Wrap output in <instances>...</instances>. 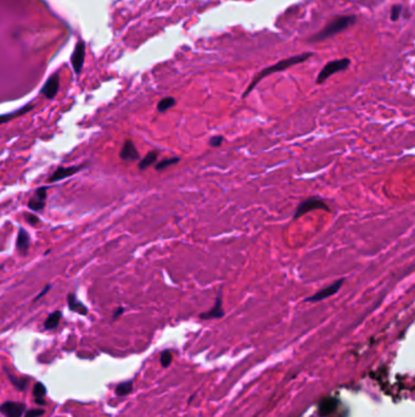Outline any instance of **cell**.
<instances>
[{"label":"cell","mask_w":415,"mask_h":417,"mask_svg":"<svg viewBox=\"0 0 415 417\" xmlns=\"http://www.w3.org/2000/svg\"><path fill=\"white\" fill-rule=\"evenodd\" d=\"M179 161H180V158H178V157L170 158V159H165V160H161L160 162L156 163L155 168H156V171H162V170H166V168L170 167V166H172V165H176V163H178Z\"/></svg>","instance_id":"obj_21"},{"label":"cell","mask_w":415,"mask_h":417,"mask_svg":"<svg viewBox=\"0 0 415 417\" xmlns=\"http://www.w3.org/2000/svg\"><path fill=\"white\" fill-rule=\"evenodd\" d=\"M45 396H47V388L43 383L37 382L33 385V398L38 405H45Z\"/></svg>","instance_id":"obj_15"},{"label":"cell","mask_w":415,"mask_h":417,"mask_svg":"<svg viewBox=\"0 0 415 417\" xmlns=\"http://www.w3.org/2000/svg\"><path fill=\"white\" fill-rule=\"evenodd\" d=\"M44 409H32L25 414V417H40L44 415Z\"/></svg>","instance_id":"obj_25"},{"label":"cell","mask_w":415,"mask_h":417,"mask_svg":"<svg viewBox=\"0 0 415 417\" xmlns=\"http://www.w3.org/2000/svg\"><path fill=\"white\" fill-rule=\"evenodd\" d=\"M26 410V405L16 401H5L0 405V413L5 417H21Z\"/></svg>","instance_id":"obj_8"},{"label":"cell","mask_w":415,"mask_h":417,"mask_svg":"<svg viewBox=\"0 0 415 417\" xmlns=\"http://www.w3.org/2000/svg\"><path fill=\"white\" fill-rule=\"evenodd\" d=\"M62 317V313L61 311H55V313L50 314L48 316V319L44 322V328L45 329H55L56 327L60 323V320Z\"/></svg>","instance_id":"obj_18"},{"label":"cell","mask_w":415,"mask_h":417,"mask_svg":"<svg viewBox=\"0 0 415 417\" xmlns=\"http://www.w3.org/2000/svg\"><path fill=\"white\" fill-rule=\"evenodd\" d=\"M314 210H324V211L327 212L331 211L329 205L322 198H319V196H309V198L304 199L303 201L298 204L294 214V220H298L299 217L308 214V212L314 211Z\"/></svg>","instance_id":"obj_3"},{"label":"cell","mask_w":415,"mask_h":417,"mask_svg":"<svg viewBox=\"0 0 415 417\" xmlns=\"http://www.w3.org/2000/svg\"><path fill=\"white\" fill-rule=\"evenodd\" d=\"M401 12H402V6H401V5H396V6L392 7V10H391V21H397V20L399 19V16H401Z\"/></svg>","instance_id":"obj_26"},{"label":"cell","mask_w":415,"mask_h":417,"mask_svg":"<svg viewBox=\"0 0 415 417\" xmlns=\"http://www.w3.org/2000/svg\"><path fill=\"white\" fill-rule=\"evenodd\" d=\"M50 288H51V287H50V286H49V285H48V286H45V288H44V289H43V290H42V291H40V293H39V294H38V295H37V296H35V298H34V299H33V301H34V303H35V301H38V300H39V299H40V298H43V296H44V295H45V294H47V293H48V291H49V290H50Z\"/></svg>","instance_id":"obj_29"},{"label":"cell","mask_w":415,"mask_h":417,"mask_svg":"<svg viewBox=\"0 0 415 417\" xmlns=\"http://www.w3.org/2000/svg\"><path fill=\"white\" fill-rule=\"evenodd\" d=\"M119 158H121V160L123 161H130V162H132V161L140 160V155L139 153H138L133 140H125L121 149V153H119Z\"/></svg>","instance_id":"obj_11"},{"label":"cell","mask_w":415,"mask_h":417,"mask_svg":"<svg viewBox=\"0 0 415 417\" xmlns=\"http://www.w3.org/2000/svg\"><path fill=\"white\" fill-rule=\"evenodd\" d=\"M30 238L28 232L25 228H20L19 233H17V239H16V248L22 255L27 254L28 249H30Z\"/></svg>","instance_id":"obj_14"},{"label":"cell","mask_w":415,"mask_h":417,"mask_svg":"<svg viewBox=\"0 0 415 417\" xmlns=\"http://www.w3.org/2000/svg\"><path fill=\"white\" fill-rule=\"evenodd\" d=\"M84 59H86V44L83 42H78L74 47V50L71 56V64L74 72L79 75L82 71V67L84 65Z\"/></svg>","instance_id":"obj_6"},{"label":"cell","mask_w":415,"mask_h":417,"mask_svg":"<svg viewBox=\"0 0 415 417\" xmlns=\"http://www.w3.org/2000/svg\"><path fill=\"white\" fill-rule=\"evenodd\" d=\"M223 140H224V138H223L222 135H213V137H211V139H209V145L213 148L220 147V145L223 144Z\"/></svg>","instance_id":"obj_27"},{"label":"cell","mask_w":415,"mask_h":417,"mask_svg":"<svg viewBox=\"0 0 415 417\" xmlns=\"http://www.w3.org/2000/svg\"><path fill=\"white\" fill-rule=\"evenodd\" d=\"M223 290L222 288L218 290V294H217V298H216V303H214V306L211 309V310H208L207 313H204L200 315V319L202 320H211V319H220V317L224 316V311H223Z\"/></svg>","instance_id":"obj_10"},{"label":"cell","mask_w":415,"mask_h":417,"mask_svg":"<svg viewBox=\"0 0 415 417\" xmlns=\"http://www.w3.org/2000/svg\"><path fill=\"white\" fill-rule=\"evenodd\" d=\"M59 88H60V78L58 75H54L45 82L43 88L40 89V93L48 99H54L58 94Z\"/></svg>","instance_id":"obj_12"},{"label":"cell","mask_w":415,"mask_h":417,"mask_svg":"<svg viewBox=\"0 0 415 417\" xmlns=\"http://www.w3.org/2000/svg\"><path fill=\"white\" fill-rule=\"evenodd\" d=\"M123 311H124V309L123 308H119L116 311H115L114 314V320H117V317H119L123 314Z\"/></svg>","instance_id":"obj_30"},{"label":"cell","mask_w":415,"mask_h":417,"mask_svg":"<svg viewBox=\"0 0 415 417\" xmlns=\"http://www.w3.org/2000/svg\"><path fill=\"white\" fill-rule=\"evenodd\" d=\"M6 372H7V371H6ZM7 376H9L10 382H12V385H14L15 387L17 388V389L25 390L26 388H27V385H28V381L27 380H20V378H16V377H15V376L10 375L9 372H7Z\"/></svg>","instance_id":"obj_23"},{"label":"cell","mask_w":415,"mask_h":417,"mask_svg":"<svg viewBox=\"0 0 415 417\" xmlns=\"http://www.w3.org/2000/svg\"><path fill=\"white\" fill-rule=\"evenodd\" d=\"M25 217H26V220H27L28 224L32 225V226H37V225L39 224V219H38V217L35 216V215H33V214H26Z\"/></svg>","instance_id":"obj_28"},{"label":"cell","mask_w":415,"mask_h":417,"mask_svg":"<svg viewBox=\"0 0 415 417\" xmlns=\"http://www.w3.org/2000/svg\"><path fill=\"white\" fill-rule=\"evenodd\" d=\"M157 158H158V152H156V150H151V152H148V154L142 159V160H139V170L144 171L150 167V166H152L153 163L156 162V160H157Z\"/></svg>","instance_id":"obj_17"},{"label":"cell","mask_w":415,"mask_h":417,"mask_svg":"<svg viewBox=\"0 0 415 417\" xmlns=\"http://www.w3.org/2000/svg\"><path fill=\"white\" fill-rule=\"evenodd\" d=\"M312 56H313V53H309V52L302 53V54H298V55L291 56V58L284 59V60H280L279 63L274 64V65H270V66H268V67L263 68V70L261 71V72L258 73V75L256 76L255 78H253V81L251 82L250 84H248V87L246 88L244 96H242L246 98V96H247L248 94H250L251 92L253 91V88H255V87L257 86V84L260 83V82L262 81L263 78L268 77V76L273 75V73L281 72V71L288 70V68L293 67V66H295V65H298V64L304 63V61H307L309 58H312Z\"/></svg>","instance_id":"obj_1"},{"label":"cell","mask_w":415,"mask_h":417,"mask_svg":"<svg viewBox=\"0 0 415 417\" xmlns=\"http://www.w3.org/2000/svg\"><path fill=\"white\" fill-rule=\"evenodd\" d=\"M176 99L172 98V96H167V98H163L158 101L157 104V111L160 112H166L167 110L172 109V107L176 105Z\"/></svg>","instance_id":"obj_19"},{"label":"cell","mask_w":415,"mask_h":417,"mask_svg":"<svg viewBox=\"0 0 415 417\" xmlns=\"http://www.w3.org/2000/svg\"><path fill=\"white\" fill-rule=\"evenodd\" d=\"M45 200H47V187H40L28 201V209L32 211H42L45 206Z\"/></svg>","instance_id":"obj_9"},{"label":"cell","mask_w":415,"mask_h":417,"mask_svg":"<svg viewBox=\"0 0 415 417\" xmlns=\"http://www.w3.org/2000/svg\"><path fill=\"white\" fill-rule=\"evenodd\" d=\"M350 65H351V60L348 58L330 61V63H327L326 65L322 68V71H320L319 75H318L316 83L317 84L324 83L327 78H330L332 75H335V73L347 70V68L350 67Z\"/></svg>","instance_id":"obj_4"},{"label":"cell","mask_w":415,"mask_h":417,"mask_svg":"<svg viewBox=\"0 0 415 417\" xmlns=\"http://www.w3.org/2000/svg\"><path fill=\"white\" fill-rule=\"evenodd\" d=\"M356 21H357V16H356V15H343V16L335 17V19L332 20L329 25H326V26L323 28L320 32L312 35L309 42H320V40L334 37L337 33L342 32V31L353 26V25L356 24Z\"/></svg>","instance_id":"obj_2"},{"label":"cell","mask_w":415,"mask_h":417,"mask_svg":"<svg viewBox=\"0 0 415 417\" xmlns=\"http://www.w3.org/2000/svg\"><path fill=\"white\" fill-rule=\"evenodd\" d=\"M67 304H68V309H70L71 311H73V313L82 315V316L88 315V308H87V306L84 305L81 300L77 299L76 294L74 293H68Z\"/></svg>","instance_id":"obj_13"},{"label":"cell","mask_w":415,"mask_h":417,"mask_svg":"<svg viewBox=\"0 0 415 417\" xmlns=\"http://www.w3.org/2000/svg\"><path fill=\"white\" fill-rule=\"evenodd\" d=\"M33 107H34V105H33V104H27V105H25L24 107H21V109L16 110V111L9 112V114H5V115H0V125L5 124V122H7V121H11L12 119H16V117L21 116V115L26 114V112L30 111Z\"/></svg>","instance_id":"obj_16"},{"label":"cell","mask_w":415,"mask_h":417,"mask_svg":"<svg viewBox=\"0 0 415 417\" xmlns=\"http://www.w3.org/2000/svg\"><path fill=\"white\" fill-rule=\"evenodd\" d=\"M84 167H86V163H83V165L70 166V167H62V166H61V167L56 168L55 172L50 176L48 181H49V183L59 182V181H62L65 180V178L71 177V176H73L74 173L79 172V171Z\"/></svg>","instance_id":"obj_7"},{"label":"cell","mask_w":415,"mask_h":417,"mask_svg":"<svg viewBox=\"0 0 415 417\" xmlns=\"http://www.w3.org/2000/svg\"><path fill=\"white\" fill-rule=\"evenodd\" d=\"M172 362V353L170 350H165V352L161 354V365L163 367H168Z\"/></svg>","instance_id":"obj_24"},{"label":"cell","mask_w":415,"mask_h":417,"mask_svg":"<svg viewBox=\"0 0 415 417\" xmlns=\"http://www.w3.org/2000/svg\"><path fill=\"white\" fill-rule=\"evenodd\" d=\"M343 282H345V278H340V280L335 281L334 283H331V285L327 286V287L320 289L319 291H317V293L313 294L312 296H308V298L306 299V301L307 303H318V301H322L324 300V299L330 298V296H332L340 290Z\"/></svg>","instance_id":"obj_5"},{"label":"cell","mask_w":415,"mask_h":417,"mask_svg":"<svg viewBox=\"0 0 415 417\" xmlns=\"http://www.w3.org/2000/svg\"><path fill=\"white\" fill-rule=\"evenodd\" d=\"M335 406H336V401L331 400V399H327V400L323 401L322 405H320V414L322 415H327L331 411H334Z\"/></svg>","instance_id":"obj_22"},{"label":"cell","mask_w":415,"mask_h":417,"mask_svg":"<svg viewBox=\"0 0 415 417\" xmlns=\"http://www.w3.org/2000/svg\"><path fill=\"white\" fill-rule=\"evenodd\" d=\"M133 389V381H125V382L119 383L116 387V394L119 396H125Z\"/></svg>","instance_id":"obj_20"}]
</instances>
